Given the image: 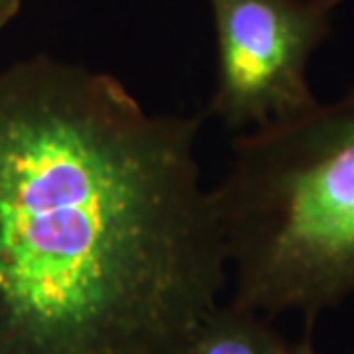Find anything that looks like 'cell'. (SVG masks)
<instances>
[{
  "instance_id": "cell-1",
  "label": "cell",
  "mask_w": 354,
  "mask_h": 354,
  "mask_svg": "<svg viewBox=\"0 0 354 354\" xmlns=\"http://www.w3.org/2000/svg\"><path fill=\"white\" fill-rule=\"evenodd\" d=\"M199 130L83 65L0 71V354H177L228 268Z\"/></svg>"
},
{
  "instance_id": "cell-2",
  "label": "cell",
  "mask_w": 354,
  "mask_h": 354,
  "mask_svg": "<svg viewBox=\"0 0 354 354\" xmlns=\"http://www.w3.org/2000/svg\"><path fill=\"white\" fill-rule=\"evenodd\" d=\"M211 201L232 304L315 317L354 293V93L239 136Z\"/></svg>"
},
{
  "instance_id": "cell-3",
  "label": "cell",
  "mask_w": 354,
  "mask_h": 354,
  "mask_svg": "<svg viewBox=\"0 0 354 354\" xmlns=\"http://www.w3.org/2000/svg\"><path fill=\"white\" fill-rule=\"evenodd\" d=\"M344 0H209L216 83L209 114L227 128H260L301 114L317 99L307 67Z\"/></svg>"
},
{
  "instance_id": "cell-4",
  "label": "cell",
  "mask_w": 354,
  "mask_h": 354,
  "mask_svg": "<svg viewBox=\"0 0 354 354\" xmlns=\"http://www.w3.org/2000/svg\"><path fill=\"white\" fill-rule=\"evenodd\" d=\"M293 344L283 341L260 313L236 304H218L197 325L177 354H291Z\"/></svg>"
},
{
  "instance_id": "cell-5",
  "label": "cell",
  "mask_w": 354,
  "mask_h": 354,
  "mask_svg": "<svg viewBox=\"0 0 354 354\" xmlns=\"http://www.w3.org/2000/svg\"><path fill=\"white\" fill-rule=\"evenodd\" d=\"M22 6V0H0V28L8 24L18 14Z\"/></svg>"
},
{
  "instance_id": "cell-6",
  "label": "cell",
  "mask_w": 354,
  "mask_h": 354,
  "mask_svg": "<svg viewBox=\"0 0 354 354\" xmlns=\"http://www.w3.org/2000/svg\"><path fill=\"white\" fill-rule=\"evenodd\" d=\"M291 354H317L315 346L309 337H305L304 341H299L297 344H293V353Z\"/></svg>"
}]
</instances>
